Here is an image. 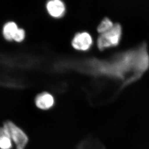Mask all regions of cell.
Masks as SVG:
<instances>
[{"mask_svg":"<svg viewBox=\"0 0 149 149\" xmlns=\"http://www.w3.org/2000/svg\"><path fill=\"white\" fill-rule=\"evenodd\" d=\"M89 62L92 74L101 79L116 82L122 90L139 80L149 69L147 45L143 42L107 58H93Z\"/></svg>","mask_w":149,"mask_h":149,"instance_id":"1","label":"cell"},{"mask_svg":"<svg viewBox=\"0 0 149 149\" xmlns=\"http://www.w3.org/2000/svg\"><path fill=\"white\" fill-rule=\"evenodd\" d=\"M122 37V27L117 23L109 31L100 34L97 40V48L101 51L119 45Z\"/></svg>","mask_w":149,"mask_h":149,"instance_id":"2","label":"cell"},{"mask_svg":"<svg viewBox=\"0 0 149 149\" xmlns=\"http://www.w3.org/2000/svg\"><path fill=\"white\" fill-rule=\"evenodd\" d=\"M3 127L10 136L12 142L16 145V149H25L29 141L26 134L11 121H6L3 123Z\"/></svg>","mask_w":149,"mask_h":149,"instance_id":"3","label":"cell"},{"mask_svg":"<svg viewBox=\"0 0 149 149\" xmlns=\"http://www.w3.org/2000/svg\"><path fill=\"white\" fill-rule=\"evenodd\" d=\"M93 39L87 32L78 33L75 35L72 44L73 48L77 50L86 51L90 49L93 45Z\"/></svg>","mask_w":149,"mask_h":149,"instance_id":"4","label":"cell"},{"mask_svg":"<svg viewBox=\"0 0 149 149\" xmlns=\"http://www.w3.org/2000/svg\"><path fill=\"white\" fill-rule=\"evenodd\" d=\"M47 9L50 15L55 18L61 17L65 12V5L59 0L48 1L47 4Z\"/></svg>","mask_w":149,"mask_h":149,"instance_id":"5","label":"cell"},{"mask_svg":"<svg viewBox=\"0 0 149 149\" xmlns=\"http://www.w3.org/2000/svg\"><path fill=\"white\" fill-rule=\"evenodd\" d=\"M35 104L38 108L42 110H47L54 106L55 100L53 96L47 92L41 93L35 99Z\"/></svg>","mask_w":149,"mask_h":149,"instance_id":"6","label":"cell"},{"mask_svg":"<svg viewBox=\"0 0 149 149\" xmlns=\"http://www.w3.org/2000/svg\"><path fill=\"white\" fill-rule=\"evenodd\" d=\"M76 149H106L101 141L93 136H88L78 144Z\"/></svg>","mask_w":149,"mask_h":149,"instance_id":"7","label":"cell"},{"mask_svg":"<svg viewBox=\"0 0 149 149\" xmlns=\"http://www.w3.org/2000/svg\"><path fill=\"white\" fill-rule=\"evenodd\" d=\"M17 24L14 22H9L6 23L3 28V35L4 38L8 41L13 40L16 32L18 30Z\"/></svg>","mask_w":149,"mask_h":149,"instance_id":"8","label":"cell"},{"mask_svg":"<svg viewBox=\"0 0 149 149\" xmlns=\"http://www.w3.org/2000/svg\"><path fill=\"white\" fill-rule=\"evenodd\" d=\"M13 142L3 127H0V149H11Z\"/></svg>","mask_w":149,"mask_h":149,"instance_id":"9","label":"cell"},{"mask_svg":"<svg viewBox=\"0 0 149 149\" xmlns=\"http://www.w3.org/2000/svg\"><path fill=\"white\" fill-rule=\"evenodd\" d=\"M114 24L108 17H105L100 23L97 27V31L99 33L102 34L111 30Z\"/></svg>","mask_w":149,"mask_h":149,"instance_id":"10","label":"cell"},{"mask_svg":"<svg viewBox=\"0 0 149 149\" xmlns=\"http://www.w3.org/2000/svg\"><path fill=\"white\" fill-rule=\"evenodd\" d=\"M25 36V33L22 29L18 28L15 35L13 40L17 42H21L24 39Z\"/></svg>","mask_w":149,"mask_h":149,"instance_id":"11","label":"cell"}]
</instances>
